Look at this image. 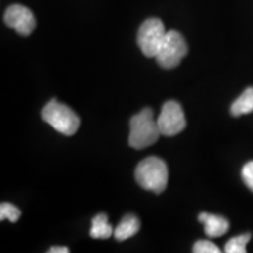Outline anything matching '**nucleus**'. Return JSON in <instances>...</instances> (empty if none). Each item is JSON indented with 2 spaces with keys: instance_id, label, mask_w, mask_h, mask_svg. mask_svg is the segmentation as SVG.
<instances>
[{
  "instance_id": "1",
  "label": "nucleus",
  "mask_w": 253,
  "mask_h": 253,
  "mask_svg": "<svg viewBox=\"0 0 253 253\" xmlns=\"http://www.w3.org/2000/svg\"><path fill=\"white\" fill-rule=\"evenodd\" d=\"M168 167L160 157L150 156L138 163L135 170V179L138 185L148 191L161 194L168 184Z\"/></svg>"
},
{
  "instance_id": "2",
  "label": "nucleus",
  "mask_w": 253,
  "mask_h": 253,
  "mask_svg": "<svg viewBox=\"0 0 253 253\" xmlns=\"http://www.w3.org/2000/svg\"><path fill=\"white\" fill-rule=\"evenodd\" d=\"M161 131L157 120L150 108H144L130 120V132H129V145L135 149H144L156 143L160 138Z\"/></svg>"
},
{
  "instance_id": "3",
  "label": "nucleus",
  "mask_w": 253,
  "mask_h": 253,
  "mask_svg": "<svg viewBox=\"0 0 253 253\" xmlns=\"http://www.w3.org/2000/svg\"><path fill=\"white\" fill-rule=\"evenodd\" d=\"M45 122L52 126L56 131L65 136H72L78 131L80 126V119L66 104L56 100H50L41 112Z\"/></svg>"
},
{
  "instance_id": "4",
  "label": "nucleus",
  "mask_w": 253,
  "mask_h": 253,
  "mask_svg": "<svg viewBox=\"0 0 253 253\" xmlns=\"http://www.w3.org/2000/svg\"><path fill=\"white\" fill-rule=\"evenodd\" d=\"M188 54V45L178 31H168L156 55V61L164 69L176 68Z\"/></svg>"
},
{
  "instance_id": "5",
  "label": "nucleus",
  "mask_w": 253,
  "mask_h": 253,
  "mask_svg": "<svg viewBox=\"0 0 253 253\" xmlns=\"http://www.w3.org/2000/svg\"><path fill=\"white\" fill-rule=\"evenodd\" d=\"M167 36L166 27L158 18H149L143 21L137 33V45L147 58H156Z\"/></svg>"
},
{
  "instance_id": "6",
  "label": "nucleus",
  "mask_w": 253,
  "mask_h": 253,
  "mask_svg": "<svg viewBox=\"0 0 253 253\" xmlns=\"http://www.w3.org/2000/svg\"><path fill=\"white\" fill-rule=\"evenodd\" d=\"M156 120L161 135L169 137L182 132L186 126L182 106L176 101H168L164 103Z\"/></svg>"
},
{
  "instance_id": "7",
  "label": "nucleus",
  "mask_w": 253,
  "mask_h": 253,
  "mask_svg": "<svg viewBox=\"0 0 253 253\" xmlns=\"http://www.w3.org/2000/svg\"><path fill=\"white\" fill-rule=\"evenodd\" d=\"M4 21L20 36H30L36 28V18L33 12L24 5L14 4L6 9Z\"/></svg>"
},
{
  "instance_id": "8",
  "label": "nucleus",
  "mask_w": 253,
  "mask_h": 253,
  "mask_svg": "<svg viewBox=\"0 0 253 253\" xmlns=\"http://www.w3.org/2000/svg\"><path fill=\"white\" fill-rule=\"evenodd\" d=\"M198 220L204 224V232L209 238H218L224 236L230 229L229 220L217 214L202 212L199 213Z\"/></svg>"
},
{
  "instance_id": "9",
  "label": "nucleus",
  "mask_w": 253,
  "mask_h": 253,
  "mask_svg": "<svg viewBox=\"0 0 253 253\" xmlns=\"http://www.w3.org/2000/svg\"><path fill=\"white\" fill-rule=\"evenodd\" d=\"M140 230V220L134 214H126L122 218L121 223L114 230V237L122 242V240L131 238Z\"/></svg>"
},
{
  "instance_id": "10",
  "label": "nucleus",
  "mask_w": 253,
  "mask_h": 253,
  "mask_svg": "<svg viewBox=\"0 0 253 253\" xmlns=\"http://www.w3.org/2000/svg\"><path fill=\"white\" fill-rule=\"evenodd\" d=\"M114 235L113 226L108 223V217L104 213L96 214L91 220L90 237L94 239H108Z\"/></svg>"
},
{
  "instance_id": "11",
  "label": "nucleus",
  "mask_w": 253,
  "mask_h": 253,
  "mask_svg": "<svg viewBox=\"0 0 253 253\" xmlns=\"http://www.w3.org/2000/svg\"><path fill=\"white\" fill-rule=\"evenodd\" d=\"M253 112V87L246 88L244 93L232 103L230 108L231 115L235 118L246 115Z\"/></svg>"
},
{
  "instance_id": "12",
  "label": "nucleus",
  "mask_w": 253,
  "mask_h": 253,
  "mask_svg": "<svg viewBox=\"0 0 253 253\" xmlns=\"http://www.w3.org/2000/svg\"><path fill=\"white\" fill-rule=\"evenodd\" d=\"M250 239H251V233L233 237L225 244L224 251L226 253H245L246 244L250 242Z\"/></svg>"
},
{
  "instance_id": "13",
  "label": "nucleus",
  "mask_w": 253,
  "mask_h": 253,
  "mask_svg": "<svg viewBox=\"0 0 253 253\" xmlns=\"http://www.w3.org/2000/svg\"><path fill=\"white\" fill-rule=\"evenodd\" d=\"M21 216V211L15 207V205L4 202L0 204V220L9 219L12 223L18 221L19 218Z\"/></svg>"
},
{
  "instance_id": "14",
  "label": "nucleus",
  "mask_w": 253,
  "mask_h": 253,
  "mask_svg": "<svg viewBox=\"0 0 253 253\" xmlns=\"http://www.w3.org/2000/svg\"><path fill=\"white\" fill-rule=\"evenodd\" d=\"M192 251L195 253H220V249L210 240H197Z\"/></svg>"
},
{
  "instance_id": "15",
  "label": "nucleus",
  "mask_w": 253,
  "mask_h": 253,
  "mask_svg": "<svg viewBox=\"0 0 253 253\" xmlns=\"http://www.w3.org/2000/svg\"><path fill=\"white\" fill-rule=\"evenodd\" d=\"M242 178L245 185L253 192V161L248 162L242 169Z\"/></svg>"
},
{
  "instance_id": "16",
  "label": "nucleus",
  "mask_w": 253,
  "mask_h": 253,
  "mask_svg": "<svg viewBox=\"0 0 253 253\" xmlns=\"http://www.w3.org/2000/svg\"><path fill=\"white\" fill-rule=\"evenodd\" d=\"M49 253H68L69 249L66 246H53L48 250Z\"/></svg>"
}]
</instances>
